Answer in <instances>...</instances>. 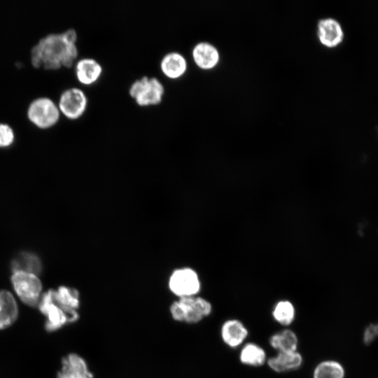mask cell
Segmentation results:
<instances>
[{"mask_svg":"<svg viewBox=\"0 0 378 378\" xmlns=\"http://www.w3.org/2000/svg\"><path fill=\"white\" fill-rule=\"evenodd\" d=\"M195 65L202 70H210L218 63L220 56L217 48L208 42H199L194 46L191 52Z\"/></svg>","mask_w":378,"mask_h":378,"instance_id":"cell-13","label":"cell"},{"mask_svg":"<svg viewBox=\"0 0 378 378\" xmlns=\"http://www.w3.org/2000/svg\"><path fill=\"white\" fill-rule=\"evenodd\" d=\"M38 307L46 316L45 328L48 332L57 330L67 323H74L73 318L55 302L52 289L43 294Z\"/></svg>","mask_w":378,"mask_h":378,"instance_id":"cell-8","label":"cell"},{"mask_svg":"<svg viewBox=\"0 0 378 378\" xmlns=\"http://www.w3.org/2000/svg\"><path fill=\"white\" fill-rule=\"evenodd\" d=\"M342 365L331 360H323L317 364L313 372V378H344Z\"/></svg>","mask_w":378,"mask_h":378,"instance_id":"cell-22","label":"cell"},{"mask_svg":"<svg viewBox=\"0 0 378 378\" xmlns=\"http://www.w3.org/2000/svg\"><path fill=\"white\" fill-rule=\"evenodd\" d=\"M169 311L175 321L197 323L211 314L212 305L202 297H184L174 301L171 304Z\"/></svg>","mask_w":378,"mask_h":378,"instance_id":"cell-3","label":"cell"},{"mask_svg":"<svg viewBox=\"0 0 378 378\" xmlns=\"http://www.w3.org/2000/svg\"><path fill=\"white\" fill-rule=\"evenodd\" d=\"M18 305L12 294L8 290L0 291V330L11 326L17 319Z\"/></svg>","mask_w":378,"mask_h":378,"instance_id":"cell-17","label":"cell"},{"mask_svg":"<svg viewBox=\"0 0 378 378\" xmlns=\"http://www.w3.org/2000/svg\"><path fill=\"white\" fill-rule=\"evenodd\" d=\"M265 351L255 343H247L239 354L240 362L251 367H260L267 362Z\"/></svg>","mask_w":378,"mask_h":378,"instance_id":"cell-20","label":"cell"},{"mask_svg":"<svg viewBox=\"0 0 378 378\" xmlns=\"http://www.w3.org/2000/svg\"><path fill=\"white\" fill-rule=\"evenodd\" d=\"M57 378H94V374L81 356L71 353L62 360V368Z\"/></svg>","mask_w":378,"mask_h":378,"instance_id":"cell-11","label":"cell"},{"mask_svg":"<svg viewBox=\"0 0 378 378\" xmlns=\"http://www.w3.org/2000/svg\"><path fill=\"white\" fill-rule=\"evenodd\" d=\"M159 68L167 78L177 80L186 74L188 62L181 52L172 50L163 55L159 62Z\"/></svg>","mask_w":378,"mask_h":378,"instance_id":"cell-10","label":"cell"},{"mask_svg":"<svg viewBox=\"0 0 378 378\" xmlns=\"http://www.w3.org/2000/svg\"><path fill=\"white\" fill-rule=\"evenodd\" d=\"M303 358L298 351L278 352L267 360L269 368L275 372L284 373L296 370L302 365Z\"/></svg>","mask_w":378,"mask_h":378,"instance_id":"cell-16","label":"cell"},{"mask_svg":"<svg viewBox=\"0 0 378 378\" xmlns=\"http://www.w3.org/2000/svg\"><path fill=\"white\" fill-rule=\"evenodd\" d=\"M104 69L100 62L91 57L78 59L74 64L75 76L83 85L90 86L101 78Z\"/></svg>","mask_w":378,"mask_h":378,"instance_id":"cell-9","label":"cell"},{"mask_svg":"<svg viewBox=\"0 0 378 378\" xmlns=\"http://www.w3.org/2000/svg\"><path fill=\"white\" fill-rule=\"evenodd\" d=\"M11 281L17 295L24 304L30 307L37 305L42 285L35 274L22 271L15 272Z\"/></svg>","mask_w":378,"mask_h":378,"instance_id":"cell-7","label":"cell"},{"mask_svg":"<svg viewBox=\"0 0 378 378\" xmlns=\"http://www.w3.org/2000/svg\"><path fill=\"white\" fill-rule=\"evenodd\" d=\"M53 298L55 302L73 318L74 322L78 319V309L80 300L79 293L76 289L61 286L57 290H53Z\"/></svg>","mask_w":378,"mask_h":378,"instance_id":"cell-14","label":"cell"},{"mask_svg":"<svg viewBox=\"0 0 378 378\" xmlns=\"http://www.w3.org/2000/svg\"><path fill=\"white\" fill-rule=\"evenodd\" d=\"M168 285L171 292L179 298L195 296L201 288L198 274L190 267L174 270L169 278Z\"/></svg>","mask_w":378,"mask_h":378,"instance_id":"cell-6","label":"cell"},{"mask_svg":"<svg viewBox=\"0 0 378 378\" xmlns=\"http://www.w3.org/2000/svg\"><path fill=\"white\" fill-rule=\"evenodd\" d=\"M269 342L278 352H290L297 351L299 341L295 332L284 329L272 335Z\"/></svg>","mask_w":378,"mask_h":378,"instance_id":"cell-18","label":"cell"},{"mask_svg":"<svg viewBox=\"0 0 378 378\" xmlns=\"http://www.w3.org/2000/svg\"><path fill=\"white\" fill-rule=\"evenodd\" d=\"M320 42L328 48H334L342 43L344 32L341 24L333 18L321 19L318 23Z\"/></svg>","mask_w":378,"mask_h":378,"instance_id":"cell-12","label":"cell"},{"mask_svg":"<svg viewBox=\"0 0 378 378\" xmlns=\"http://www.w3.org/2000/svg\"><path fill=\"white\" fill-rule=\"evenodd\" d=\"M378 336V323L375 325H370L365 330L364 334V342L366 344H370L372 340Z\"/></svg>","mask_w":378,"mask_h":378,"instance_id":"cell-24","label":"cell"},{"mask_svg":"<svg viewBox=\"0 0 378 378\" xmlns=\"http://www.w3.org/2000/svg\"><path fill=\"white\" fill-rule=\"evenodd\" d=\"M61 113L57 104L47 97L34 99L29 105L27 118L39 129H49L59 120Z\"/></svg>","mask_w":378,"mask_h":378,"instance_id":"cell-4","label":"cell"},{"mask_svg":"<svg viewBox=\"0 0 378 378\" xmlns=\"http://www.w3.org/2000/svg\"><path fill=\"white\" fill-rule=\"evenodd\" d=\"M128 94L138 106H157L163 101L165 88L158 78L144 75L130 85Z\"/></svg>","mask_w":378,"mask_h":378,"instance_id":"cell-2","label":"cell"},{"mask_svg":"<svg viewBox=\"0 0 378 378\" xmlns=\"http://www.w3.org/2000/svg\"><path fill=\"white\" fill-rule=\"evenodd\" d=\"M78 34L74 29L48 34L33 46L31 62L34 67L57 70L74 66L78 57Z\"/></svg>","mask_w":378,"mask_h":378,"instance_id":"cell-1","label":"cell"},{"mask_svg":"<svg viewBox=\"0 0 378 378\" xmlns=\"http://www.w3.org/2000/svg\"><path fill=\"white\" fill-rule=\"evenodd\" d=\"M12 270L15 272L22 271L31 274H39L42 264L39 258L31 252H20L11 262Z\"/></svg>","mask_w":378,"mask_h":378,"instance_id":"cell-19","label":"cell"},{"mask_svg":"<svg viewBox=\"0 0 378 378\" xmlns=\"http://www.w3.org/2000/svg\"><path fill=\"white\" fill-rule=\"evenodd\" d=\"M272 315L278 323L288 326L295 320V309L291 302L286 300H280L274 305Z\"/></svg>","mask_w":378,"mask_h":378,"instance_id":"cell-21","label":"cell"},{"mask_svg":"<svg viewBox=\"0 0 378 378\" xmlns=\"http://www.w3.org/2000/svg\"><path fill=\"white\" fill-rule=\"evenodd\" d=\"M15 140L13 128L6 123H0V148H6L12 145Z\"/></svg>","mask_w":378,"mask_h":378,"instance_id":"cell-23","label":"cell"},{"mask_svg":"<svg viewBox=\"0 0 378 378\" xmlns=\"http://www.w3.org/2000/svg\"><path fill=\"white\" fill-rule=\"evenodd\" d=\"M248 331L244 323L238 319L225 321L220 328L223 342L229 347L239 346L246 339Z\"/></svg>","mask_w":378,"mask_h":378,"instance_id":"cell-15","label":"cell"},{"mask_svg":"<svg viewBox=\"0 0 378 378\" xmlns=\"http://www.w3.org/2000/svg\"><path fill=\"white\" fill-rule=\"evenodd\" d=\"M57 104L61 114L70 120H76L85 113L89 100L83 90L71 87L61 93Z\"/></svg>","mask_w":378,"mask_h":378,"instance_id":"cell-5","label":"cell"}]
</instances>
